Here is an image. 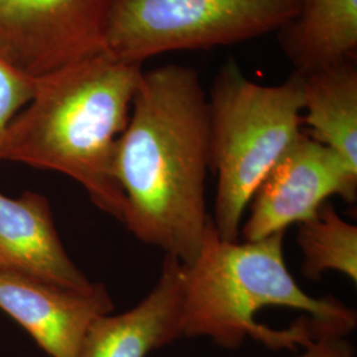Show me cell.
Wrapping results in <instances>:
<instances>
[{
  "label": "cell",
  "mask_w": 357,
  "mask_h": 357,
  "mask_svg": "<svg viewBox=\"0 0 357 357\" xmlns=\"http://www.w3.org/2000/svg\"><path fill=\"white\" fill-rule=\"evenodd\" d=\"M209 169V103L197 72L176 64L143 70L115 151L122 224L142 243L191 264L212 224Z\"/></svg>",
  "instance_id": "obj_1"
},
{
  "label": "cell",
  "mask_w": 357,
  "mask_h": 357,
  "mask_svg": "<svg viewBox=\"0 0 357 357\" xmlns=\"http://www.w3.org/2000/svg\"><path fill=\"white\" fill-rule=\"evenodd\" d=\"M283 238L280 231L225 241L212 222L197 257L183 264V337H208L227 349L252 339L270 351H296L321 336L354 331L355 310L299 287L284 264Z\"/></svg>",
  "instance_id": "obj_2"
},
{
  "label": "cell",
  "mask_w": 357,
  "mask_h": 357,
  "mask_svg": "<svg viewBox=\"0 0 357 357\" xmlns=\"http://www.w3.org/2000/svg\"><path fill=\"white\" fill-rule=\"evenodd\" d=\"M142 75L141 64L102 52L40 77L33 97L6 131L0 160L68 175L105 213L123 222L115 151Z\"/></svg>",
  "instance_id": "obj_3"
},
{
  "label": "cell",
  "mask_w": 357,
  "mask_h": 357,
  "mask_svg": "<svg viewBox=\"0 0 357 357\" xmlns=\"http://www.w3.org/2000/svg\"><path fill=\"white\" fill-rule=\"evenodd\" d=\"M209 103L211 169L217 174L213 228L238 241L246 206L257 187L302 134L303 76L261 85L234 60L220 68Z\"/></svg>",
  "instance_id": "obj_4"
},
{
  "label": "cell",
  "mask_w": 357,
  "mask_h": 357,
  "mask_svg": "<svg viewBox=\"0 0 357 357\" xmlns=\"http://www.w3.org/2000/svg\"><path fill=\"white\" fill-rule=\"evenodd\" d=\"M301 0H113L105 52L143 64L168 52L211 50L277 32Z\"/></svg>",
  "instance_id": "obj_5"
},
{
  "label": "cell",
  "mask_w": 357,
  "mask_h": 357,
  "mask_svg": "<svg viewBox=\"0 0 357 357\" xmlns=\"http://www.w3.org/2000/svg\"><path fill=\"white\" fill-rule=\"evenodd\" d=\"M113 0H0V59L38 79L105 52Z\"/></svg>",
  "instance_id": "obj_6"
},
{
  "label": "cell",
  "mask_w": 357,
  "mask_h": 357,
  "mask_svg": "<svg viewBox=\"0 0 357 357\" xmlns=\"http://www.w3.org/2000/svg\"><path fill=\"white\" fill-rule=\"evenodd\" d=\"M333 195L355 204L357 171L302 131L253 193L243 227L245 241L261 240L305 222Z\"/></svg>",
  "instance_id": "obj_7"
},
{
  "label": "cell",
  "mask_w": 357,
  "mask_h": 357,
  "mask_svg": "<svg viewBox=\"0 0 357 357\" xmlns=\"http://www.w3.org/2000/svg\"><path fill=\"white\" fill-rule=\"evenodd\" d=\"M113 307L102 284L76 290L0 271V310L19 323L51 357H78L90 326L110 314Z\"/></svg>",
  "instance_id": "obj_8"
},
{
  "label": "cell",
  "mask_w": 357,
  "mask_h": 357,
  "mask_svg": "<svg viewBox=\"0 0 357 357\" xmlns=\"http://www.w3.org/2000/svg\"><path fill=\"white\" fill-rule=\"evenodd\" d=\"M181 282L183 264L166 255L151 293L126 312L96 320L78 357H147L183 337Z\"/></svg>",
  "instance_id": "obj_9"
},
{
  "label": "cell",
  "mask_w": 357,
  "mask_h": 357,
  "mask_svg": "<svg viewBox=\"0 0 357 357\" xmlns=\"http://www.w3.org/2000/svg\"><path fill=\"white\" fill-rule=\"evenodd\" d=\"M0 271L76 290L94 284L66 253L47 199L33 192L17 199L0 193Z\"/></svg>",
  "instance_id": "obj_10"
},
{
  "label": "cell",
  "mask_w": 357,
  "mask_h": 357,
  "mask_svg": "<svg viewBox=\"0 0 357 357\" xmlns=\"http://www.w3.org/2000/svg\"><path fill=\"white\" fill-rule=\"evenodd\" d=\"M283 54L302 76L357 60V0H301L277 31Z\"/></svg>",
  "instance_id": "obj_11"
},
{
  "label": "cell",
  "mask_w": 357,
  "mask_h": 357,
  "mask_svg": "<svg viewBox=\"0 0 357 357\" xmlns=\"http://www.w3.org/2000/svg\"><path fill=\"white\" fill-rule=\"evenodd\" d=\"M302 122L357 171V60L303 76Z\"/></svg>",
  "instance_id": "obj_12"
},
{
  "label": "cell",
  "mask_w": 357,
  "mask_h": 357,
  "mask_svg": "<svg viewBox=\"0 0 357 357\" xmlns=\"http://www.w3.org/2000/svg\"><path fill=\"white\" fill-rule=\"evenodd\" d=\"M298 245L303 253L302 271L318 281L326 271L344 274L357 283V227L342 218L330 202L299 224Z\"/></svg>",
  "instance_id": "obj_13"
},
{
  "label": "cell",
  "mask_w": 357,
  "mask_h": 357,
  "mask_svg": "<svg viewBox=\"0 0 357 357\" xmlns=\"http://www.w3.org/2000/svg\"><path fill=\"white\" fill-rule=\"evenodd\" d=\"M36 79L26 76L0 59V146L6 131L35 93Z\"/></svg>",
  "instance_id": "obj_14"
},
{
  "label": "cell",
  "mask_w": 357,
  "mask_h": 357,
  "mask_svg": "<svg viewBox=\"0 0 357 357\" xmlns=\"http://www.w3.org/2000/svg\"><path fill=\"white\" fill-rule=\"evenodd\" d=\"M303 352L295 357H355L354 344L343 336H321L302 348Z\"/></svg>",
  "instance_id": "obj_15"
}]
</instances>
